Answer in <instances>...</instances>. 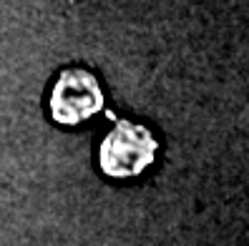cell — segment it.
Returning a JSON list of instances; mask_svg holds the SVG:
<instances>
[{"instance_id":"obj_1","label":"cell","mask_w":249,"mask_h":246,"mask_svg":"<svg viewBox=\"0 0 249 246\" xmlns=\"http://www.w3.org/2000/svg\"><path fill=\"white\" fill-rule=\"evenodd\" d=\"M104 103V93H101L98 81L81 68H71L61 78L55 81L53 93H51V111L55 121L66 126H76L101 108Z\"/></svg>"},{"instance_id":"obj_2","label":"cell","mask_w":249,"mask_h":246,"mask_svg":"<svg viewBox=\"0 0 249 246\" xmlns=\"http://www.w3.org/2000/svg\"><path fill=\"white\" fill-rule=\"evenodd\" d=\"M154 151L156 143L146 128L136 123H121L101 146V164L111 176H134L151 164Z\"/></svg>"}]
</instances>
